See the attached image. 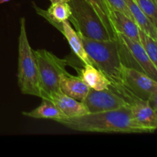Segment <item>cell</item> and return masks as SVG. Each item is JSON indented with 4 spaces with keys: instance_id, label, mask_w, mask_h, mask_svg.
<instances>
[{
    "instance_id": "obj_18",
    "label": "cell",
    "mask_w": 157,
    "mask_h": 157,
    "mask_svg": "<svg viewBox=\"0 0 157 157\" xmlns=\"http://www.w3.org/2000/svg\"><path fill=\"white\" fill-rule=\"evenodd\" d=\"M85 1L94 9L97 14L99 15L101 21H103L104 25L107 28V29L110 31V33L117 38V35L113 31V25H112L111 18H110L111 9L109 7L106 0H85Z\"/></svg>"
},
{
    "instance_id": "obj_8",
    "label": "cell",
    "mask_w": 157,
    "mask_h": 157,
    "mask_svg": "<svg viewBox=\"0 0 157 157\" xmlns=\"http://www.w3.org/2000/svg\"><path fill=\"white\" fill-rule=\"evenodd\" d=\"M83 103L89 113L117 110L130 106L128 101L111 87L102 90L90 89Z\"/></svg>"
},
{
    "instance_id": "obj_21",
    "label": "cell",
    "mask_w": 157,
    "mask_h": 157,
    "mask_svg": "<svg viewBox=\"0 0 157 157\" xmlns=\"http://www.w3.org/2000/svg\"><path fill=\"white\" fill-rule=\"evenodd\" d=\"M106 2H107L111 11H117V12H122L133 20L131 13L126 4L125 0H106Z\"/></svg>"
},
{
    "instance_id": "obj_14",
    "label": "cell",
    "mask_w": 157,
    "mask_h": 157,
    "mask_svg": "<svg viewBox=\"0 0 157 157\" xmlns=\"http://www.w3.org/2000/svg\"><path fill=\"white\" fill-rule=\"evenodd\" d=\"M58 31L67 39L72 52L76 55L77 58L80 61H81V62L84 64H92L91 61L90 60L85 49H84V44H83L79 34L75 29L72 28L69 20L64 21L61 25Z\"/></svg>"
},
{
    "instance_id": "obj_19",
    "label": "cell",
    "mask_w": 157,
    "mask_h": 157,
    "mask_svg": "<svg viewBox=\"0 0 157 157\" xmlns=\"http://www.w3.org/2000/svg\"><path fill=\"white\" fill-rule=\"evenodd\" d=\"M140 42L157 69V41L140 29Z\"/></svg>"
},
{
    "instance_id": "obj_3",
    "label": "cell",
    "mask_w": 157,
    "mask_h": 157,
    "mask_svg": "<svg viewBox=\"0 0 157 157\" xmlns=\"http://www.w3.org/2000/svg\"><path fill=\"white\" fill-rule=\"evenodd\" d=\"M18 84L23 94L41 98L38 64L29 43L26 31L25 18L20 19L18 36Z\"/></svg>"
},
{
    "instance_id": "obj_17",
    "label": "cell",
    "mask_w": 157,
    "mask_h": 157,
    "mask_svg": "<svg viewBox=\"0 0 157 157\" xmlns=\"http://www.w3.org/2000/svg\"><path fill=\"white\" fill-rule=\"evenodd\" d=\"M42 102L38 107L29 112H23L22 114L36 119H50L58 121L64 119L66 117L50 100L41 99Z\"/></svg>"
},
{
    "instance_id": "obj_11",
    "label": "cell",
    "mask_w": 157,
    "mask_h": 157,
    "mask_svg": "<svg viewBox=\"0 0 157 157\" xmlns=\"http://www.w3.org/2000/svg\"><path fill=\"white\" fill-rule=\"evenodd\" d=\"M50 101L58 107L66 118L76 117L89 113L84 103L64 94L61 91L53 94L50 97Z\"/></svg>"
},
{
    "instance_id": "obj_10",
    "label": "cell",
    "mask_w": 157,
    "mask_h": 157,
    "mask_svg": "<svg viewBox=\"0 0 157 157\" xmlns=\"http://www.w3.org/2000/svg\"><path fill=\"white\" fill-rule=\"evenodd\" d=\"M34 8L38 15L45 18L48 22L58 30L61 25L67 21L71 15V9L67 2H57L52 3L48 10L41 9L34 4Z\"/></svg>"
},
{
    "instance_id": "obj_16",
    "label": "cell",
    "mask_w": 157,
    "mask_h": 157,
    "mask_svg": "<svg viewBox=\"0 0 157 157\" xmlns=\"http://www.w3.org/2000/svg\"><path fill=\"white\" fill-rule=\"evenodd\" d=\"M125 2L131 13L133 20L139 26L140 29L157 41L156 26L143 12L136 0H125Z\"/></svg>"
},
{
    "instance_id": "obj_12",
    "label": "cell",
    "mask_w": 157,
    "mask_h": 157,
    "mask_svg": "<svg viewBox=\"0 0 157 157\" xmlns=\"http://www.w3.org/2000/svg\"><path fill=\"white\" fill-rule=\"evenodd\" d=\"M111 23L115 34H121L132 40L140 42V28L134 20L117 11H111Z\"/></svg>"
},
{
    "instance_id": "obj_6",
    "label": "cell",
    "mask_w": 157,
    "mask_h": 157,
    "mask_svg": "<svg viewBox=\"0 0 157 157\" xmlns=\"http://www.w3.org/2000/svg\"><path fill=\"white\" fill-rule=\"evenodd\" d=\"M116 35L123 64L125 67L143 72L157 81L156 67L141 42L130 39L121 34H116Z\"/></svg>"
},
{
    "instance_id": "obj_22",
    "label": "cell",
    "mask_w": 157,
    "mask_h": 157,
    "mask_svg": "<svg viewBox=\"0 0 157 157\" xmlns=\"http://www.w3.org/2000/svg\"><path fill=\"white\" fill-rule=\"evenodd\" d=\"M149 103H150V106L152 107V108L156 111L157 113V92L155 94H153V95L150 96V98L148 99Z\"/></svg>"
},
{
    "instance_id": "obj_24",
    "label": "cell",
    "mask_w": 157,
    "mask_h": 157,
    "mask_svg": "<svg viewBox=\"0 0 157 157\" xmlns=\"http://www.w3.org/2000/svg\"><path fill=\"white\" fill-rule=\"evenodd\" d=\"M9 1H11V0H0V5L3 4V3L8 2H9Z\"/></svg>"
},
{
    "instance_id": "obj_4",
    "label": "cell",
    "mask_w": 157,
    "mask_h": 157,
    "mask_svg": "<svg viewBox=\"0 0 157 157\" xmlns=\"http://www.w3.org/2000/svg\"><path fill=\"white\" fill-rule=\"evenodd\" d=\"M69 4L71 15L68 20L78 33L92 39H116L85 0H70Z\"/></svg>"
},
{
    "instance_id": "obj_5",
    "label": "cell",
    "mask_w": 157,
    "mask_h": 157,
    "mask_svg": "<svg viewBox=\"0 0 157 157\" xmlns=\"http://www.w3.org/2000/svg\"><path fill=\"white\" fill-rule=\"evenodd\" d=\"M36 58L41 89V99L50 100L53 94L60 90V79L68 72L66 67L69 63L67 59H62L45 49L33 50Z\"/></svg>"
},
{
    "instance_id": "obj_9",
    "label": "cell",
    "mask_w": 157,
    "mask_h": 157,
    "mask_svg": "<svg viewBox=\"0 0 157 157\" xmlns=\"http://www.w3.org/2000/svg\"><path fill=\"white\" fill-rule=\"evenodd\" d=\"M127 101L130 104L132 116L139 125L148 133H153L157 130V113L148 101L136 98L130 93L127 94Z\"/></svg>"
},
{
    "instance_id": "obj_2",
    "label": "cell",
    "mask_w": 157,
    "mask_h": 157,
    "mask_svg": "<svg viewBox=\"0 0 157 157\" xmlns=\"http://www.w3.org/2000/svg\"><path fill=\"white\" fill-rule=\"evenodd\" d=\"M79 35L92 64L110 80V87L121 88L124 64L121 61L117 39L96 40L81 34Z\"/></svg>"
},
{
    "instance_id": "obj_15",
    "label": "cell",
    "mask_w": 157,
    "mask_h": 157,
    "mask_svg": "<svg viewBox=\"0 0 157 157\" xmlns=\"http://www.w3.org/2000/svg\"><path fill=\"white\" fill-rule=\"evenodd\" d=\"M78 76L92 90H105L111 85L110 80L93 64H84Z\"/></svg>"
},
{
    "instance_id": "obj_1",
    "label": "cell",
    "mask_w": 157,
    "mask_h": 157,
    "mask_svg": "<svg viewBox=\"0 0 157 157\" xmlns=\"http://www.w3.org/2000/svg\"><path fill=\"white\" fill-rule=\"evenodd\" d=\"M64 127L82 132L98 133H148L133 119L130 106L108 111L90 113L76 117H67L58 121Z\"/></svg>"
},
{
    "instance_id": "obj_23",
    "label": "cell",
    "mask_w": 157,
    "mask_h": 157,
    "mask_svg": "<svg viewBox=\"0 0 157 157\" xmlns=\"http://www.w3.org/2000/svg\"><path fill=\"white\" fill-rule=\"evenodd\" d=\"M69 1L70 0H50V2L52 3L57 2H69Z\"/></svg>"
},
{
    "instance_id": "obj_20",
    "label": "cell",
    "mask_w": 157,
    "mask_h": 157,
    "mask_svg": "<svg viewBox=\"0 0 157 157\" xmlns=\"http://www.w3.org/2000/svg\"><path fill=\"white\" fill-rule=\"evenodd\" d=\"M145 15L157 28V0H136Z\"/></svg>"
},
{
    "instance_id": "obj_7",
    "label": "cell",
    "mask_w": 157,
    "mask_h": 157,
    "mask_svg": "<svg viewBox=\"0 0 157 157\" xmlns=\"http://www.w3.org/2000/svg\"><path fill=\"white\" fill-rule=\"evenodd\" d=\"M121 86L136 98L148 101L157 92V81L143 72L124 65L121 74Z\"/></svg>"
},
{
    "instance_id": "obj_13",
    "label": "cell",
    "mask_w": 157,
    "mask_h": 157,
    "mask_svg": "<svg viewBox=\"0 0 157 157\" xmlns=\"http://www.w3.org/2000/svg\"><path fill=\"white\" fill-rule=\"evenodd\" d=\"M59 86L63 94L81 102L84 101L90 90L79 76H74L69 73L61 76Z\"/></svg>"
}]
</instances>
